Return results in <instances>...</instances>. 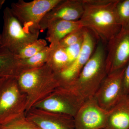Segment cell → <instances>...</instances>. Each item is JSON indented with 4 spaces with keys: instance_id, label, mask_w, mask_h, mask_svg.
Masks as SVG:
<instances>
[{
    "instance_id": "1",
    "label": "cell",
    "mask_w": 129,
    "mask_h": 129,
    "mask_svg": "<svg viewBox=\"0 0 129 129\" xmlns=\"http://www.w3.org/2000/svg\"><path fill=\"white\" fill-rule=\"evenodd\" d=\"M80 21L103 41L108 42L122 29L116 11L118 0H83Z\"/></svg>"
},
{
    "instance_id": "2",
    "label": "cell",
    "mask_w": 129,
    "mask_h": 129,
    "mask_svg": "<svg viewBox=\"0 0 129 129\" xmlns=\"http://www.w3.org/2000/svg\"><path fill=\"white\" fill-rule=\"evenodd\" d=\"M106 53L103 43L100 41L83 69L68 87L84 103L93 98L107 75Z\"/></svg>"
},
{
    "instance_id": "3",
    "label": "cell",
    "mask_w": 129,
    "mask_h": 129,
    "mask_svg": "<svg viewBox=\"0 0 129 129\" xmlns=\"http://www.w3.org/2000/svg\"><path fill=\"white\" fill-rule=\"evenodd\" d=\"M17 79L22 91L27 97V112L61 86L57 74L47 63L22 72Z\"/></svg>"
},
{
    "instance_id": "4",
    "label": "cell",
    "mask_w": 129,
    "mask_h": 129,
    "mask_svg": "<svg viewBox=\"0 0 129 129\" xmlns=\"http://www.w3.org/2000/svg\"><path fill=\"white\" fill-rule=\"evenodd\" d=\"M27 97L16 77L0 78V125L25 116Z\"/></svg>"
},
{
    "instance_id": "5",
    "label": "cell",
    "mask_w": 129,
    "mask_h": 129,
    "mask_svg": "<svg viewBox=\"0 0 129 129\" xmlns=\"http://www.w3.org/2000/svg\"><path fill=\"white\" fill-rule=\"evenodd\" d=\"M3 28L1 33L2 49L17 55L26 46L39 39V34L28 32L13 14L10 7L3 12Z\"/></svg>"
},
{
    "instance_id": "6",
    "label": "cell",
    "mask_w": 129,
    "mask_h": 129,
    "mask_svg": "<svg viewBox=\"0 0 129 129\" xmlns=\"http://www.w3.org/2000/svg\"><path fill=\"white\" fill-rule=\"evenodd\" d=\"M61 0H19L13 2L11 8L13 14L28 32L39 34L40 24L46 14Z\"/></svg>"
},
{
    "instance_id": "7",
    "label": "cell",
    "mask_w": 129,
    "mask_h": 129,
    "mask_svg": "<svg viewBox=\"0 0 129 129\" xmlns=\"http://www.w3.org/2000/svg\"><path fill=\"white\" fill-rule=\"evenodd\" d=\"M83 103L68 87L60 86L33 107L74 117Z\"/></svg>"
},
{
    "instance_id": "8",
    "label": "cell",
    "mask_w": 129,
    "mask_h": 129,
    "mask_svg": "<svg viewBox=\"0 0 129 129\" xmlns=\"http://www.w3.org/2000/svg\"><path fill=\"white\" fill-rule=\"evenodd\" d=\"M124 68L107 75L94 98L105 111H110L125 96L123 86Z\"/></svg>"
},
{
    "instance_id": "9",
    "label": "cell",
    "mask_w": 129,
    "mask_h": 129,
    "mask_svg": "<svg viewBox=\"0 0 129 129\" xmlns=\"http://www.w3.org/2000/svg\"><path fill=\"white\" fill-rule=\"evenodd\" d=\"M106 54L107 74L124 68L129 62V29L122 28L108 42Z\"/></svg>"
},
{
    "instance_id": "10",
    "label": "cell",
    "mask_w": 129,
    "mask_h": 129,
    "mask_svg": "<svg viewBox=\"0 0 129 129\" xmlns=\"http://www.w3.org/2000/svg\"><path fill=\"white\" fill-rule=\"evenodd\" d=\"M96 46L93 34L85 28L82 47L78 56L66 69L57 74L61 86H68L75 80L92 56Z\"/></svg>"
},
{
    "instance_id": "11",
    "label": "cell",
    "mask_w": 129,
    "mask_h": 129,
    "mask_svg": "<svg viewBox=\"0 0 129 129\" xmlns=\"http://www.w3.org/2000/svg\"><path fill=\"white\" fill-rule=\"evenodd\" d=\"M108 112L102 108L94 98L88 99L74 117L75 129H103Z\"/></svg>"
},
{
    "instance_id": "12",
    "label": "cell",
    "mask_w": 129,
    "mask_h": 129,
    "mask_svg": "<svg viewBox=\"0 0 129 129\" xmlns=\"http://www.w3.org/2000/svg\"><path fill=\"white\" fill-rule=\"evenodd\" d=\"M25 116L41 129H75L73 117L66 114L32 107Z\"/></svg>"
},
{
    "instance_id": "13",
    "label": "cell",
    "mask_w": 129,
    "mask_h": 129,
    "mask_svg": "<svg viewBox=\"0 0 129 129\" xmlns=\"http://www.w3.org/2000/svg\"><path fill=\"white\" fill-rule=\"evenodd\" d=\"M83 12V0H61L42 19L40 24V31L46 30L49 23L56 20L79 21Z\"/></svg>"
},
{
    "instance_id": "14",
    "label": "cell",
    "mask_w": 129,
    "mask_h": 129,
    "mask_svg": "<svg viewBox=\"0 0 129 129\" xmlns=\"http://www.w3.org/2000/svg\"><path fill=\"white\" fill-rule=\"evenodd\" d=\"M103 129H129V101L127 96L108 111Z\"/></svg>"
},
{
    "instance_id": "15",
    "label": "cell",
    "mask_w": 129,
    "mask_h": 129,
    "mask_svg": "<svg viewBox=\"0 0 129 129\" xmlns=\"http://www.w3.org/2000/svg\"><path fill=\"white\" fill-rule=\"evenodd\" d=\"M83 27L80 20H58L52 21L48 24L47 29L46 39L50 42V45H56L74 30Z\"/></svg>"
},
{
    "instance_id": "16",
    "label": "cell",
    "mask_w": 129,
    "mask_h": 129,
    "mask_svg": "<svg viewBox=\"0 0 129 129\" xmlns=\"http://www.w3.org/2000/svg\"><path fill=\"white\" fill-rule=\"evenodd\" d=\"M21 60L14 53L0 50V78L17 77L21 73Z\"/></svg>"
},
{
    "instance_id": "17",
    "label": "cell",
    "mask_w": 129,
    "mask_h": 129,
    "mask_svg": "<svg viewBox=\"0 0 129 129\" xmlns=\"http://www.w3.org/2000/svg\"><path fill=\"white\" fill-rule=\"evenodd\" d=\"M51 48L47 63L56 74L62 72L69 66L68 58L65 48L58 44L50 45Z\"/></svg>"
},
{
    "instance_id": "18",
    "label": "cell",
    "mask_w": 129,
    "mask_h": 129,
    "mask_svg": "<svg viewBox=\"0 0 129 129\" xmlns=\"http://www.w3.org/2000/svg\"><path fill=\"white\" fill-rule=\"evenodd\" d=\"M51 51L50 47L47 46L45 50L27 59L21 60L20 67L22 73L27 70L39 68L47 63Z\"/></svg>"
},
{
    "instance_id": "19",
    "label": "cell",
    "mask_w": 129,
    "mask_h": 129,
    "mask_svg": "<svg viewBox=\"0 0 129 129\" xmlns=\"http://www.w3.org/2000/svg\"><path fill=\"white\" fill-rule=\"evenodd\" d=\"M47 47V42L45 40L38 39L26 46L16 55L20 60L27 59L35 55Z\"/></svg>"
},
{
    "instance_id": "20",
    "label": "cell",
    "mask_w": 129,
    "mask_h": 129,
    "mask_svg": "<svg viewBox=\"0 0 129 129\" xmlns=\"http://www.w3.org/2000/svg\"><path fill=\"white\" fill-rule=\"evenodd\" d=\"M116 11L122 28L129 29V0H118Z\"/></svg>"
},
{
    "instance_id": "21",
    "label": "cell",
    "mask_w": 129,
    "mask_h": 129,
    "mask_svg": "<svg viewBox=\"0 0 129 129\" xmlns=\"http://www.w3.org/2000/svg\"><path fill=\"white\" fill-rule=\"evenodd\" d=\"M0 129H41L29 120L25 116L0 125Z\"/></svg>"
},
{
    "instance_id": "22",
    "label": "cell",
    "mask_w": 129,
    "mask_h": 129,
    "mask_svg": "<svg viewBox=\"0 0 129 129\" xmlns=\"http://www.w3.org/2000/svg\"><path fill=\"white\" fill-rule=\"evenodd\" d=\"M85 28H81L71 32L58 43L62 47H68L83 40Z\"/></svg>"
},
{
    "instance_id": "23",
    "label": "cell",
    "mask_w": 129,
    "mask_h": 129,
    "mask_svg": "<svg viewBox=\"0 0 129 129\" xmlns=\"http://www.w3.org/2000/svg\"><path fill=\"white\" fill-rule=\"evenodd\" d=\"M83 41V39L76 44L65 47L69 61V66L76 60L79 55L82 47Z\"/></svg>"
},
{
    "instance_id": "24",
    "label": "cell",
    "mask_w": 129,
    "mask_h": 129,
    "mask_svg": "<svg viewBox=\"0 0 129 129\" xmlns=\"http://www.w3.org/2000/svg\"><path fill=\"white\" fill-rule=\"evenodd\" d=\"M123 86L125 95H129V62L125 68L123 77Z\"/></svg>"
},
{
    "instance_id": "25",
    "label": "cell",
    "mask_w": 129,
    "mask_h": 129,
    "mask_svg": "<svg viewBox=\"0 0 129 129\" xmlns=\"http://www.w3.org/2000/svg\"><path fill=\"white\" fill-rule=\"evenodd\" d=\"M6 2L5 0H0V10L2 9L3 6Z\"/></svg>"
},
{
    "instance_id": "26",
    "label": "cell",
    "mask_w": 129,
    "mask_h": 129,
    "mask_svg": "<svg viewBox=\"0 0 129 129\" xmlns=\"http://www.w3.org/2000/svg\"><path fill=\"white\" fill-rule=\"evenodd\" d=\"M1 47V33L0 32V50H2Z\"/></svg>"
},
{
    "instance_id": "27",
    "label": "cell",
    "mask_w": 129,
    "mask_h": 129,
    "mask_svg": "<svg viewBox=\"0 0 129 129\" xmlns=\"http://www.w3.org/2000/svg\"><path fill=\"white\" fill-rule=\"evenodd\" d=\"M127 98H128V99L129 101V95H128V96H127Z\"/></svg>"
}]
</instances>
